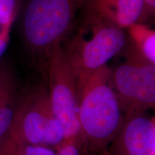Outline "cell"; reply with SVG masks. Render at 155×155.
<instances>
[{"mask_svg": "<svg viewBox=\"0 0 155 155\" xmlns=\"http://www.w3.org/2000/svg\"><path fill=\"white\" fill-rule=\"evenodd\" d=\"M111 69L104 65L91 75L79 91L78 121L85 148L106 155L125 116L111 85Z\"/></svg>", "mask_w": 155, "mask_h": 155, "instance_id": "cell-1", "label": "cell"}, {"mask_svg": "<svg viewBox=\"0 0 155 155\" xmlns=\"http://www.w3.org/2000/svg\"><path fill=\"white\" fill-rule=\"evenodd\" d=\"M83 22L61 43L78 94L88 78L121 52L127 42L125 30L94 15L86 13Z\"/></svg>", "mask_w": 155, "mask_h": 155, "instance_id": "cell-2", "label": "cell"}, {"mask_svg": "<svg viewBox=\"0 0 155 155\" xmlns=\"http://www.w3.org/2000/svg\"><path fill=\"white\" fill-rule=\"evenodd\" d=\"M86 0H29L21 18V33L31 53L45 55L74 29L78 10Z\"/></svg>", "mask_w": 155, "mask_h": 155, "instance_id": "cell-3", "label": "cell"}, {"mask_svg": "<svg viewBox=\"0 0 155 155\" xmlns=\"http://www.w3.org/2000/svg\"><path fill=\"white\" fill-rule=\"evenodd\" d=\"M9 134L17 142L56 150L65 144V131L53 113L48 89L44 84L19 91Z\"/></svg>", "mask_w": 155, "mask_h": 155, "instance_id": "cell-4", "label": "cell"}, {"mask_svg": "<svg viewBox=\"0 0 155 155\" xmlns=\"http://www.w3.org/2000/svg\"><path fill=\"white\" fill-rule=\"evenodd\" d=\"M44 61L48 71L50 104L65 131V143L75 144L81 150L85 144L78 121V90L61 43L50 48Z\"/></svg>", "mask_w": 155, "mask_h": 155, "instance_id": "cell-5", "label": "cell"}, {"mask_svg": "<svg viewBox=\"0 0 155 155\" xmlns=\"http://www.w3.org/2000/svg\"><path fill=\"white\" fill-rule=\"evenodd\" d=\"M126 44L125 61L111 70L113 86L124 116L144 114L155 105V65Z\"/></svg>", "mask_w": 155, "mask_h": 155, "instance_id": "cell-6", "label": "cell"}, {"mask_svg": "<svg viewBox=\"0 0 155 155\" xmlns=\"http://www.w3.org/2000/svg\"><path fill=\"white\" fill-rule=\"evenodd\" d=\"M106 155H155L154 116L145 113L125 116Z\"/></svg>", "mask_w": 155, "mask_h": 155, "instance_id": "cell-7", "label": "cell"}, {"mask_svg": "<svg viewBox=\"0 0 155 155\" xmlns=\"http://www.w3.org/2000/svg\"><path fill=\"white\" fill-rule=\"evenodd\" d=\"M142 0H86V12L127 30L138 22Z\"/></svg>", "mask_w": 155, "mask_h": 155, "instance_id": "cell-8", "label": "cell"}, {"mask_svg": "<svg viewBox=\"0 0 155 155\" xmlns=\"http://www.w3.org/2000/svg\"><path fill=\"white\" fill-rule=\"evenodd\" d=\"M19 94L14 73L5 64L0 71V140L10 130Z\"/></svg>", "mask_w": 155, "mask_h": 155, "instance_id": "cell-9", "label": "cell"}, {"mask_svg": "<svg viewBox=\"0 0 155 155\" xmlns=\"http://www.w3.org/2000/svg\"><path fill=\"white\" fill-rule=\"evenodd\" d=\"M131 44L147 61L155 65V32L144 23L136 22L127 28Z\"/></svg>", "mask_w": 155, "mask_h": 155, "instance_id": "cell-10", "label": "cell"}, {"mask_svg": "<svg viewBox=\"0 0 155 155\" xmlns=\"http://www.w3.org/2000/svg\"><path fill=\"white\" fill-rule=\"evenodd\" d=\"M22 0H0V27L12 28L19 12Z\"/></svg>", "mask_w": 155, "mask_h": 155, "instance_id": "cell-11", "label": "cell"}, {"mask_svg": "<svg viewBox=\"0 0 155 155\" xmlns=\"http://www.w3.org/2000/svg\"><path fill=\"white\" fill-rule=\"evenodd\" d=\"M15 141L17 150L22 155H57V150L52 147Z\"/></svg>", "mask_w": 155, "mask_h": 155, "instance_id": "cell-12", "label": "cell"}, {"mask_svg": "<svg viewBox=\"0 0 155 155\" xmlns=\"http://www.w3.org/2000/svg\"><path fill=\"white\" fill-rule=\"evenodd\" d=\"M155 15V0H142L141 11L138 19L139 23L147 22L154 18Z\"/></svg>", "mask_w": 155, "mask_h": 155, "instance_id": "cell-13", "label": "cell"}, {"mask_svg": "<svg viewBox=\"0 0 155 155\" xmlns=\"http://www.w3.org/2000/svg\"><path fill=\"white\" fill-rule=\"evenodd\" d=\"M0 155H16V144L9 131L0 140Z\"/></svg>", "mask_w": 155, "mask_h": 155, "instance_id": "cell-14", "label": "cell"}, {"mask_svg": "<svg viewBox=\"0 0 155 155\" xmlns=\"http://www.w3.org/2000/svg\"><path fill=\"white\" fill-rule=\"evenodd\" d=\"M81 150L75 144L65 143L57 150V155H80Z\"/></svg>", "mask_w": 155, "mask_h": 155, "instance_id": "cell-15", "label": "cell"}, {"mask_svg": "<svg viewBox=\"0 0 155 155\" xmlns=\"http://www.w3.org/2000/svg\"><path fill=\"white\" fill-rule=\"evenodd\" d=\"M5 63H3L2 61V60L0 59V71H1V70L2 69V68L4 66V65H5Z\"/></svg>", "mask_w": 155, "mask_h": 155, "instance_id": "cell-16", "label": "cell"}, {"mask_svg": "<svg viewBox=\"0 0 155 155\" xmlns=\"http://www.w3.org/2000/svg\"><path fill=\"white\" fill-rule=\"evenodd\" d=\"M15 144H16V143H15ZM16 155H22V154H21V153L19 152L18 150H17V146H16Z\"/></svg>", "mask_w": 155, "mask_h": 155, "instance_id": "cell-17", "label": "cell"}]
</instances>
